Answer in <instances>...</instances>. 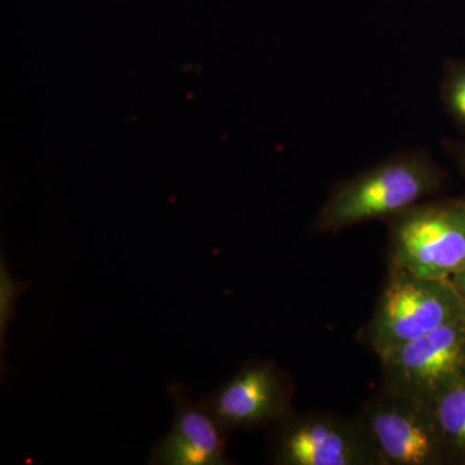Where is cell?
<instances>
[{"instance_id":"cell-12","label":"cell","mask_w":465,"mask_h":465,"mask_svg":"<svg viewBox=\"0 0 465 465\" xmlns=\"http://www.w3.org/2000/svg\"><path fill=\"white\" fill-rule=\"evenodd\" d=\"M455 283H457L455 286H457L459 292L465 298V269L460 273L455 275Z\"/></svg>"},{"instance_id":"cell-11","label":"cell","mask_w":465,"mask_h":465,"mask_svg":"<svg viewBox=\"0 0 465 465\" xmlns=\"http://www.w3.org/2000/svg\"><path fill=\"white\" fill-rule=\"evenodd\" d=\"M446 100L452 114L465 122V69L459 70L450 78Z\"/></svg>"},{"instance_id":"cell-3","label":"cell","mask_w":465,"mask_h":465,"mask_svg":"<svg viewBox=\"0 0 465 465\" xmlns=\"http://www.w3.org/2000/svg\"><path fill=\"white\" fill-rule=\"evenodd\" d=\"M391 265L430 280L451 281L465 269V207L412 206L391 228Z\"/></svg>"},{"instance_id":"cell-10","label":"cell","mask_w":465,"mask_h":465,"mask_svg":"<svg viewBox=\"0 0 465 465\" xmlns=\"http://www.w3.org/2000/svg\"><path fill=\"white\" fill-rule=\"evenodd\" d=\"M29 289V283L21 282L12 277L11 272L2 258L0 264V339L5 345V338L7 335L8 324L16 314L17 300L21 293Z\"/></svg>"},{"instance_id":"cell-1","label":"cell","mask_w":465,"mask_h":465,"mask_svg":"<svg viewBox=\"0 0 465 465\" xmlns=\"http://www.w3.org/2000/svg\"><path fill=\"white\" fill-rule=\"evenodd\" d=\"M439 183V170L420 153L388 159L339 186L321 210L317 229L341 231L378 217L399 215Z\"/></svg>"},{"instance_id":"cell-2","label":"cell","mask_w":465,"mask_h":465,"mask_svg":"<svg viewBox=\"0 0 465 465\" xmlns=\"http://www.w3.org/2000/svg\"><path fill=\"white\" fill-rule=\"evenodd\" d=\"M461 293L451 281L419 277L391 265L369 341L379 357L464 318Z\"/></svg>"},{"instance_id":"cell-6","label":"cell","mask_w":465,"mask_h":465,"mask_svg":"<svg viewBox=\"0 0 465 465\" xmlns=\"http://www.w3.org/2000/svg\"><path fill=\"white\" fill-rule=\"evenodd\" d=\"M381 464L432 465L446 445L430 403L384 390L362 419Z\"/></svg>"},{"instance_id":"cell-4","label":"cell","mask_w":465,"mask_h":465,"mask_svg":"<svg viewBox=\"0 0 465 465\" xmlns=\"http://www.w3.org/2000/svg\"><path fill=\"white\" fill-rule=\"evenodd\" d=\"M385 390L432 405L464 374L465 317L381 357Z\"/></svg>"},{"instance_id":"cell-5","label":"cell","mask_w":465,"mask_h":465,"mask_svg":"<svg viewBox=\"0 0 465 465\" xmlns=\"http://www.w3.org/2000/svg\"><path fill=\"white\" fill-rule=\"evenodd\" d=\"M271 457L281 465L381 464L362 420L327 415L284 419L272 436Z\"/></svg>"},{"instance_id":"cell-9","label":"cell","mask_w":465,"mask_h":465,"mask_svg":"<svg viewBox=\"0 0 465 465\" xmlns=\"http://www.w3.org/2000/svg\"><path fill=\"white\" fill-rule=\"evenodd\" d=\"M446 445L465 452V375L449 385L432 402Z\"/></svg>"},{"instance_id":"cell-8","label":"cell","mask_w":465,"mask_h":465,"mask_svg":"<svg viewBox=\"0 0 465 465\" xmlns=\"http://www.w3.org/2000/svg\"><path fill=\"white\" fill-rule=\"evenodd\" d=\"M174 403L173 423L170 432L159 440L148 464L152 465H225L228 434L202 405L191 397V390L183 382L168 385Z\"/></svg>"},{"instance_id":"cell-7","label":"cell","mask_w":465,"mask_h":465,"mask_svg":"<svg viewBox=\"0 0 465 465\" xmlns=\"http://www.w3.org/2000/svg\"><path fill=\"white\" fill-rule=\"evenodd\" d=\"M289 376L271 361H250L201 400L226 433L255 430L289 418Z\"/></svg>"}]
</instances>
